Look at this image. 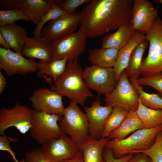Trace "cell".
I'll return each mask as SVG.
<instances>
[{"label":"cell","mask_w":162,"mask_h":162,"mask_svg":"<svg viewBox=\"0 0 162 162\" xmlns=\"http://www.w3.org/2000/svg\"><path fill=\"white\" fill-rule=\"evenodd\" d=\"M132 0H91L80 11L78 31L87 38L102 36L129 22Z\"/></svg>","instance_id":"cell-1"},{"label":"cell","mask_w":162,"mask_h":162,"mask_svg":"<svg viewBox=\"0 0 162 162\" xmlns=\"http://www.w3.org/2000/svg\"><path fill=\"white\" fill-rule=\"evenodd\" d=\"M78 58L68 62L64 72L50 88L63 97H66L71 102L84 106L87 98L93 95L84 81L83 70Z\"/></svg>","instance_id":"cell-2"},{"label":"cell","mask_w":162,"mask_h":162,"mask_svg":"<svg viewBox=\"0 0 162 162\" xmlns=\"http://www.w3.org/2000/svg\"><path fill=\"white\" fill-rule=\"evenodd\" d=\"M162 125L158 127L143 128L135 131L129 136L121 140H109L105 147L111 149L114 157L119 158L128 154L149 148L154 142Z\"/></svg>","instance_id":"cell-3"},{"label":"cell","mask_w":162,"mask_h":162,"mask_svg":"<svg viewBox=\"0 0 162 162\" xmlns=\"http://www.w3.org/2000/svg\"><path fill=\"white\" fill-rule=\"evenodd\" d=\"M145 33L149 48L142 61L141 75L143 76L162 72V19L158 16Z\"/></svg>","instance_id":"cell-4"},{"label":"cell","mask_w":162,"mask_h":162,"mask_svg":"<svg viewBox=\"0 0 162 162\" xmlns=\"http://www.w3.org/2000/svg\"><path fill=\"white\" fill-rule=\"evenodd\" d=\"M58 122L62 133L69 135L77 144L84 141L89 135L86 116L75 103L70 102L65 108Z\"/></svg>","instance_id":"cell-5"},{"label":"cell","mask_w":162,"mask_h":162,"mask_svg":"<svg viewBox=\"0 0 162 162\" xmlns=\"http://www.w3.org/2000/svg\"><path fill=\"white\" fill-rule=\"evenodd\" d=\"M124 70L114 89L105 95V106H119L128 111H136L139 104V94Z\"/></svg>","instance_id":"cell-6"},{"label":"cell","mask_w":162,"mask_h":162,"mask_svg":"<svg viewBox=\"0 0 162 162\" xmlns=\"http://www.w3.org/2000/svg\"><path fill=\"white\" fill-rule=\"evenodd\" d=\"M61 117L57 115L38 112L34 110L29 131L31 136L42 145L58 138L63 134L58 123Z\"/></svg>","instance_id":"cell-7"},{"label":"cell","mask_w":162,"mask_h":162,"mask_svg":"<svg viewBox=\"0 0 162 162\" xmlns=\"http://www.w3.org/2000/svg\"><path fill=\"white\" fill-rule=\"evenodd\" d=\"M85 35L78 31L52 42V59L67 58L72 61L82 54L86 47Z\"/></svg>","instance_id":"cell-8"},{"label":"cell","mask_w":162,"mask_h":162,"mask_svg":"<svg viewBox=\"0 0 162 162\" xmlns=\"http://www.w3.org/2000/svg\"><path fill=\"white\" fill-rule=\"evenodd\" d=\"M34 110L16 103L10 109L3 107L0 110V134H4L7 128L12 127L16 128L22 134L29 130Z\"/></svg>","instance_id":"cell-9"},{"label":"cell","mask_w":162,"mask_h":162,"mask_svg":"<svg viewBox=\"0 0 162 162\" xmlns=\"http://www.w3.org/2000/svg\"><path fill=\"white\" fill-rule=\"evenodd\" d=\"M83 77L89 89L105 95L113 90L117 83L113 68L92 65L85 68L83 71Z\"/></svg>","instance_id":"cell-10"},{"label":"cell","mask_w":162,"mask_h":162,"mask_svg":"<svg viewBox=\"0 0 162 162\" xmlns=\"http://www.w3.org/2000/svg\"><path fill=\"white\" fill-rule=\"evenodd\" d=\"M0 69L9 76L15 74L25 76L37 71V62L33 59H27L21 53L0 47Z\"/></svg>","instance_id":"cell-11"},{"label":"cell","mask_w":162,"mask_h":162,"mask_svg":"<svg viewBox=\"0 0 162 162\" xmlns=\"http://www.w3.org/2000/svg\"><path fill=\"white\" fill-rule=\"evenodd\" d=\"M62 97L51 88H41L34 90L29 100L35 111L62 116L65 108Z\"/></svg>","instance_id":"cell-12"},{"label":"cell","mask_w":162,"mask_h":162,"mask_svg":"<svg viewBox=\"0 0 162 162\" xmlns=\"http://www.w3.org/2000/svg\"><path fill=\"white\" fill-rule=\"evenodd\" d=\"M80 12L66 14L51 21L41 32V36L51 42L75 32L80 25Z\"/></svg>","instance_id":"cell-13"},{"label":"cell","mask_w":162,"mask_h":162,"mask_svg":"<svg viewBox=\"0 0 162 162\" xmlns=\"http://www.w3.org/2000/svg\"><path fill=\"white\" fill-rule=\"evenodd\" d=\"M41 148L50 162L71 159L79 152L77 144L64 134L42 145Z\"/></svg>","instance_id":"cell-14"},{"label":"cell","mask_w":162,"mask_h":162,"mask_svg":"<svg viewBox=\"0 0 162 162\" xmlns=\"http://www.w3.org/2000/svg\"><path fill=\"white\" fill-rule=\"evenodd\" d=\"M130 22L135 31L145 32L158 16V8L149 0H133Z\"/></svg>","instance_id":"cell-15"},{"label":"cell","mask_w":162,"mask_h":162,"mask_svg":"<svg viewBox=\"0 0 162 162\" xmlns=\"http://www.w3.org/2000/svg\"><path fill=\"white\" fill-rule=\"evenodd\" d=\"M99 98L92 102L90 107L84 106L89 123V134L96 139L102 137V134L105 122L110 114L113 107L100 105Z\"/></svg>","instance_id":"cell-16"},{"label":"cell","mask_w":162,"mask_h":162,"mask_svg":"<svg viewBox=\"0 0 162 162\" xmlns=\"http://www.w3.org/2000/svg\"><path fill=\"white\" fill-rule=\"evenodd\" d=\"M52 43L41 36L28 37L21 52L24 56L41 60L52 59Z\"/></svg>","instance_id":"cell-17"},{"label":"cell","mask_w":162,"mask_h":162,"mask_svg":"<svg viewBox=\"0 0 162 162\" xmlns=\"http://www.w3.org/2000/svg\"><path fill=\"white\" fill-rule=\"evenodd\" d=\"M146 39L145 32L135 31L128 43L119 50L113 67L115 79L117 82L121 74L127 68L133 51L137 46Z\"/></svg>","instance_id":"cell-18"},{"label":"cell","mask_w":162,"mask_h":162,"mask_svg":"<svg viewBox=\"0 0 162 162\" xmlns=\"http://www.w3.org/2000/svg\"><path fill=\"white\" fill-rule=\"evenodd\" d=\"M109 140L103 137L96 139L89 135L84 141L77 144L79 152L83 155V162H105L103 152Z\"/></svg>","instance_id":"cell-19"},{"label":"cell","mask_w":162,"mask_h":162,"mask_svg":"<svg viewBox=\"0 0 162 162\" xmlns=\"http://www.w3.org/2000/svg\"><path fill=\"white\" fill-rule=\"evenodd\" d=\"M68 62L66 58L61 60H40L37 63V76L43 78L48 83L52 84L64 72Z\"/></svg>","instance_id":"cell-20"},{"label":"cell","mask_w":162,"mask_h":162,"mask_svg":"<svg viewBox=\"0 0 162 162\" xmlns=\"http://www.w3.org/2000/svg\"><path fill=\"white\" fill-rule=\"evenodd\" d=\"M0 33L14 52L21 53L27 36L25 29L15 22L0 26Z\"/></svg>","instance_id":"cell-21"},{"label":"cell","mask_w":162,"mask_h":162,"mask_svg":"<svg viewBox=\"0 0 162 162\" xmlns=\"http://www.w3.org/2000/svg\"><path fill=\"white\" fill-rule=\"evenodd\" d=\"M135 31L130 22L120 26L115 32L106 34L102 40L103 48H112L119 50L128 42Z\"/></svg>","instance_id":"cell-22"},{"label":"cell","mask_w":162,"mask_h":162,"mask_svg":"<svg viewBox=\"0 0 162 162\" xmlns=\"http://www.w3.org/2000/svg\"><path fill=\"white\" fill-rule=\"evenodd\" d=\"M143 128L136 111H128L120 125L110 133L108 138L109 140H122L131 133Z\"/></svg>","instance_id":"cell-23"},{"label":"cell","mask_w":162,"mask_h":162,"mask_svg":"<svg viewBox=\"0 0 162 162\" xmlns=\"http://www.w3.org/2000/svg\"><path fill=\"white\" fill-rule=\"evenodd\" d=\"M119 50L112 48H94L88 51V60L92 65L108 68H113Z\"/></svg>","instance_id":"cell-24"},{"label":"cell","mask_w":162,"mask_h":162,"mask_svg":"<svg viewBox=\"0 0 162 162\" xmlns=\"http://www.w3.org/2000/svg\"><path fill=\"white\" fill-rule=\"evenodd\" d=\"M52 6L47 0H24L19 9L27 15L37 26Z\"/></svg>","instance_id":"cell-25"},{"label":"cell","mask_w":162,"mask_h":162,"mask_svg":"<svg viewBox=\"0 0 162 162\" xmlns=\"http://www.w3.org/2000/svg\"><path fill=\"white\" fill-rule=\"evenodd\" d=\"M148 43L146 38L137 46L132 53L128 65L124 70L129 79H137L141 75L142 57Z\"/></svg>","instance_id":"cell-26"},{"label":"cell","mask_w":162,"mask_h":162,"mask_svg":"<svg viewBox=\"0 0 162 162\" xmlns=\"http://www.w3.org/2000/svg\"><path fill=\"white\" fill-rule=\"evenodd\" d=\"M136 112L144 128L152 129L162 125V110L147 107L139 100V105Z\"/></svg>","instance_id":"cell-27"},{"label":"cell","mask_w":162,"mask_h":162,"mask_svg":"<svg viewBox=\"0 0 162 162\" xmlns=\"http://www.w3.org/2000/svg\"><path fill=\"white\" fill-rule=\"evenodd\" d=\"M128 112V110L122 107H113L110 114L105 122L102 137L108 138L110 133L120 125Z\"/></svg>","instance_id":"cell-28"},{"label":"cell","mask_w":162,"mask_h":162,"mask_svg":"<svg viewBox=\"0 0 162 162\" xmlns=\"http://www.w3.org/2000/svg\"><path fill=\"white\" fill-rule=\"evenodd\" d=\"M137 80L134 78L129 79L130 82L139 93V99L141 104L149 108L162 110V98L156 94H149L144 92L141 86L138 84Z\"/></svg>","instance_id":"cell-29"},{"label":"cell","mask_w":162,"mask_h":162,"mask_svg":"<svg viewBox=\"0 0 162 162\" xmlns=\"http://www.w3.org/2000/svg\"><path fill=\"white\" fill-rule=\"evenodd\" d=\"M66 14L59 5H52V7L42 17L39 24L34 28L33 32L34 36L37 37H41L42 28L46 22Z\"/></svg>","instance_id":"cell-30"},{"label":"cell","mask_w":162,"mask_h":162,"mask_svg":"<svg viewBox=\"0 0 162 162\" xmlns=\"http://www.w3.org/2000/svg\"><path fill=\"white\" fill-rule=\"evenodd\" d=\"M138 153L148 156L152 162H162V131L158 133L154 142L150 147L145 150L136 152L134 154Z\"/></svg>","instance_id":"cell-31"},{"label":"cell","mask_w":162,"mask_h":162,"mask_svg":"<svg viewBox=\"0 0 162 162\" xmlns=\"http://www.w3.org/2000/svg\"><path fill=\"white\" fill-rule=\"evenodd\" d=\"M20 20L30 21L29 17L19 9L0 10V26L11 24Z\"/></svg>","instance_id":"cell-32"},{"label":"cell","mask_w":162,"mask_h":162,"mask_svg":"<svg viewBox=\"0 0 162 162\" xmlns=\"http://www.w3.org/2000/svg\"><path fill=\"white\" fill-rule=\"evenodd\" d=\"M138 85L148 86L155 89L162 97V72L137 80Z\"/></svg>","instance_id":"cell-33"},{"label":"cell","mask_w":162,"mask_h":162,"mask_svg":"<svg viewBox=\"0 0 162 162\" xmlns=\"http://www.w3.org/2000/svg\"><path fill=\"white\" fill-rule=\"evenodd\" d=\"M24 160V162H50L41 148L32 149L26 154Z\"/></svg>","instance_id":"cell-34"},{"label":"cell","mask_w":162,"mask_h":162,"mask_svg":"<svg viewBox=\"0 0 162 162\" xmlns=\"http://www.w3.org/2000/svg\"><path fill=\"white\" fill-rule=\"evenodd\" d=\"M91 0H61L59 6L67 14L76 13V9L80 5L89 2Z\"/></svg>","instance_id":"cell-35"},{"label":"cell","mask_w":162,"mask_h":162,"mask_svg":"<svg viewBox=\"0 0 162 162\" xmlns=\"http://www.w3.org/2000/svg\"><path fill=\"white\" fill-rule=\"evenodd\" d=\"M134 155L128 154L123 156L119 158H115L111 149L109 148L104 147L103 152V157L105 162H127Z\"/></svg>","instance_id":"cell-36"},{"label":"cell","mask_w":162,"mask_h":162,"mask_svg":"<svg viewBox=\"0 0 162 162\" xmlns=\"http://www.w3.org/2000/svg\"><path fill=\"white\" fill-rule=\"evenodd\" d=\"M17 141L16 138L8 137L4 134L0 136V150L9 152L16 162L18 160L16 159L15 153L10 147V144L11 142H15Z\"/></svg>","instance_id":"cell-37"},{"label":"cell","mask_w":162,"mask_h":162,"mask_svg":"<svg viewBox=\"0 0 162 162\" xmlns=\"http://www.w3.org/2000/svg\"><path fill=\"white\" fill-rule=\"evenodd\" d=\"M23 1L24 0H1L0 7L3 10L19 9Z\"/></svg>","instance_id":"cell-38"},{"label":"cell","mask_w":162,"mask_h":162,"mask_svg":"<svg viewBox=\"0 0 162 162\" xmlns=\"http://www.w3.org/2000/svg\"><path fill=\"white\" fill-rule=\"evenodd\" d=\"M127 162H152L151 158L146 154L138 153L136 154Z\"/></svg>","instance_id":"cell-39"},{"label":"cell","mask_w":162,"mask_h":162,"mask_svg":"<svg viewBox=\"0 0 162 162\" xmlns=\"http://www.w3.org/2000/svg\"><path fill=\"white\" fill-rule=\"evenodd\" d=\"M84 159L82 154L80 152L73 158L65 160L60 162H83Z\"/></svg>","instance_id":"cell-40"},{"label":"cell","mask_w":162,"mask_h":162,"mask_svg":"<svg viewBox=\"0 0 162 162\" xmlns=\"http://www.w3.org/2000/svg\"><path fill=\"white\" fill-rule=\"evenodd\" d=\"M6 81L4 76L2 72L0 71V95L4 91L6 86Z\"/></svg>","instance_id":"cell-41"},{"label":"cell","mask_w":162,"mask_h":162,"mask_svg":"<svg viewBox=\"0 0 162 162\" xmlns=\"http://www.w3.org/2000/svg\"><path fill=\"white\" fill-rule=\"evenodd\" d=\"M0 44L3 48L6 49H10V47L8 44L0 33Z\"/></svg>","instance_id":"cell-42"},{"label":"cell","mask_w":162,"mask_h":162,"mask_svg":"<svg viewBox=\"0 0 162 162\" xmlns=\"http://www.w3.org/2000/svg\"><path fill=\"white\" fill-rule=\"evenodd\" d=\"M153 2L155 3L162 4V0H154Z\"/></svg>","instance_id":"cell-43"},{"label":"cell","mask_w":162,"mask_h":162,"mask_svg":"<svg viewBox=\"0 0 162 162\" xmlns=\"http://www.w3.org/2000/svg\"><path fill=\"white\" fill-rule=\"evenodd\" d=\"M161 131H162V130H161Z\"/></svg>","instance_id":"cell-44"}]
</instances>
